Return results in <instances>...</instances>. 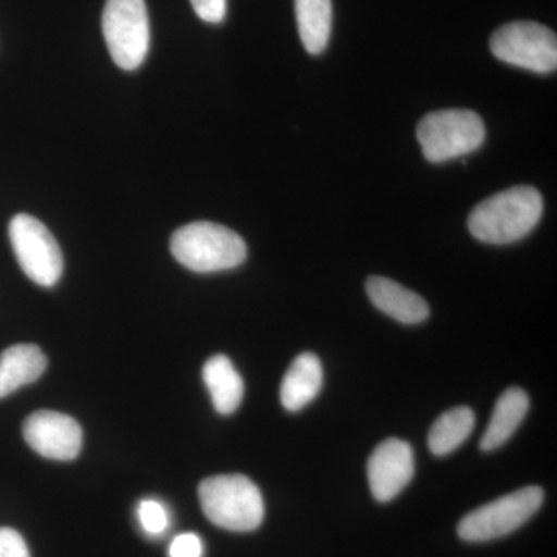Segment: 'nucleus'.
I'll use <instances>...</instances> for the list:
<instances>
[{
	"label": "nucleus",
	"mask_w": 557,
	"mask_h": 557,
	"mask_svg": "<svg viewBox=\"0 0 557 557\" xmlns=\"http://www.w3.org/2000/svg\"><path fill=\"white\" fill-rule=\"evenodd\" d=\"M203 541L194 533L180 534L170 547V557H203Z\"/></svg>",
	"instance_id": "20"
},
{
	"label": "nucleus",
	"mask_w": 557,
	"mask_h": 557,
	"mask_svg": "<svg viewBox=\"0 0 557 557\" xmlns=\"http://www.w3.org/2000/svg\"><path fill=\"white\" fill-rule=\"evenodd\" d=\"M138 520L149 536H160L170 528L171 516L168 508L156 498H145L138 505Z\"/></svg>",
	"instance_id": "18"
},
{
	"label": "nucleus",
	"mask_w": 557,
	"mask_h": 557,
	"mask_svg": "<svg viewBox=\"0 0 557 557\" xmlns=\"http://www.w3.org/2000/svg\"><path fill=\"white\" fill-rule=\"evenodd\" d=\"M203 381L219 413L230 416L239 409L244 399V380L228 357L215 355L209 358L203 368Z\"/></svg>",
	"instance_id": "15"
},
{
	"label": "nucleus",
	"mask_w": 557,
	"mask_h": 557,
	"mask_svg": "<svg viewBox=\"0 0 557 557\" xmlns=\"http://www.w3.org/2000/svg\"><path fill=\"white\" fill-rule=\"evenodd\" d=\"M366 292L376 309L403 324H420L429 317L426 300L392 278L370 276Z\"/></svg>",
	"instance_id": "11"
},
{
	"label": "nucleus",
	"mask_w": 557,
	"mask_h": 557,
	"mask_svg": "<svg viewBox=\"0 0 557 557\" xmlns=\"http://www.w3.org/2000/svg\"><path fill=\"white\" fill-rule=\"evenodd\" d=\"M10 242L22 271L40 287H53L64 271V258L53 234L38 219L17 214L10 222Z\"/></svg>",
	"instance_id": "7"
},
{
	"label": "nucleus",
	"mask_w": 557,
	"mask_h": 557,
	"mask_svg": "<svg viewBox=\"0 0 557 557\" xmlns=\"http://www.w3.org/2000/svg\"><path fill=\"white\" fill-rule=\"evenodd\" d=\"M542 502V487H522L465 516L458 523V536L467 542H487L507 536L533 518Z\"/></svg>",
	"instance_id": "6"
},
{
	"label": "nucleus",
	"mask_w": 557,
	"mask_h": 557,
	"mask_svg": "<svg viewBox=\"0 0 557 557\" xmlns=\"http://www.w3.org/2000/svg\"><path fill=\"white\" fill-rule=\"evenodd\" d=\"M474 424L475 416L471 409L460 406L448 410L432 424L428 438L429 449L434 456H448L463 445L465 440L471 435Z\"/></svg>",
	"instance_id": "17"
},
{
	"label": "nucleus",
	"mask_w": 557,
	"mask_h": 557,
	"mask_svg": "<svg viewBox=\"0 0 557 557\" xmlns=\"http://www.w3.org/2000/svg\"><path fill=\"white\" fill-rule=\"evenodd\" d=\"M417 138L428 161L445 163L475 152L485 143L486 127L472 110H435L418 123Z\"/></svg>",
	"instance_id": "4"
},
{
	"label": "nucleus",
	"mask_w": 557,
	"mask_h": 557,
	"mask_svg": "<svg viewBox=\"0 0 557 557\" xmlns=\"http://www.w3.org/2000/svg\"><path fill=\"white\" fill-rule=\"evenodd\" d=\"M47 366L46 354L35 344H17L3 350L0 355V398L35 383L46 372Z\"/></svg>",
	"instance_id": "12"
},
{
	"label": "nucleus",
	"mask_w": 557,
	"mask_h": 557,
	"mask_svg": "<svg viewBox=\"0 0 557 557\" xmlns=\"http://www.w3.org/2000/svg\"><path fill=\"white\" fill-rule=\"evenodd\" d=\"M416 472V458L409 443L388 438L373 450L368 463V478L373 497L391 502L398 496Z\"/></svg>",
	"instance_id": "10"
},
{
	"label": "nucleus",
	"mask_w": 557,
	"mask_h": 557,
	"mask_svg": "<svg viewBox=\"0 0 557 557\" xmlns=\"http://www.w3.org/2000/svg\"><path fill=\"white\" fill-rule=\"evenodd\" d=\"M171 252L196 273L233 270L247 259V244L236 231L212 222H193L175 231Z\"/></svg>",
	"instance_id": "2"
},
{
	"label": "nucleus",
	"mask_w": 557,
	"mask_h": 557,
	"mask_svg": "<svg viewBox=\"0 0 557 557\" xmlns=\"http://www.w3.org/2000/svg\"><path fill=\"white\" fill-rule=\"evenodd\" d=\"M295 7L304 49L310 54L322 53L332 35V0H295Z\"/></svg>",
	"instance_id": "16"
},
{
	"label": "nucleus",
	"mask_w": 557,
	"mask_h": 557,
	"mask_svg": "<svg viewBox=\"0 0 557 557\" xmlns=\"http://www.w3.org/2000/svg\"><path fill=\"white\" fill-rule=\"evenodd\" d=\"M542 211L544 200L536 188L515 186L487 197L472 209L468 228L485 244H515L536 228Z\"/></svg>",
	"instance_id": "1"
},
{
	"label": "nucleus",
	"mask_w": 557,
	"mask_h": 557,
	"mask_svg": "<svg viewBox=\"0 0 557 557\" xmlns=\"http://www.w3.org/2000/svg\"><path fill=\"white\" fill-rule=\"evenodd\" d=\"M0 557H30L24 537L11 528H0Z\"/></svg>",
	"instance_id": "19"
},
{
	"label": "nucleus",
	"mask_w": 557,
	"mask_h": 557,
	"mask_svg": "<svg viewBox=\"0 0 557 557\" xmlns=\"http://www.w3.org/2000/svg\"><path fill=\"white\" fill-rule=\"evenodd\" d=\"M494 57L534 73H552L557 67L556 33L531 21L509 22L490 40Z\"/></svg>",
	"instance_id": "8"
},
{
	"label": "nucleus",
	"mask_w": 557,
	"mask_h": 557,
	"mask_svg": "<svg viewBox=\"0 0 557 557\" xmlns=\"http://www.w3.org/2000/svg\"><path fill=\"white\" fill-rule=\"evenodd\" d=\"M324 381L322 364L317 355L302 354L289 366L281 386V403L289 412H298L314 398Z\"/></svg>",
	"instance_id": "13"
},
{
	"label": "nucleus",
	"mask_w": 557,
	"mask_h": 557,
	"mask_svg": "<svg viewBox=\"0 0 557 557\" xmlns=\"http://www.w3.org/2000/svg\"><path fill=\"white\" fill-rule=\"evenodd\" d=\"M530 409V398L520 387H509L497 399L493 417L487 424L480 449L490 453L504 446L512 437Z\"/></svg>",
	"instance_id": "14"
},
{
	"label": "nucleus",
	"mask_w": 557,
	"mask_h": 557,
	"mask_svg": "<svg viewBox=\"0 0 557 557\" xmlns=\"http://www.w3.org/2000/svg\"><path fill=\"white\" fill-rule=\"evenodd\" d=\"M205 516L214 525L234 533L258 530L265 516L262 493L242 474L214 475L199 486Z\"/></svg>",
	"instance_id": "3"
},
{
	"label": "nucleus",
	"mask_w": 557,
	"mask_h": 557,
	"mask_svg": "<svg viewBox=\"0 0 557 557\" xmlns=\"http://www.w3.org/2000/svg\"><path fill=\"white\" fill-rule=\"evenodd\" d=\"M22 432L28 446L50 460H73L83 446V429L78 421L54 410L32 413L24 421Z\"/></svg>",
	"instance_id": "9"
},
{
	"label": "nucleus",
	"mask_w": 557,
	"mask_h": 557,
	"mask_svg": "<svg viewBox=\"0 0 557 557\" xmlns=\"http://www.w3.org/2000/svg\"><path fill=\"white\" fill-rule=\"evenodd\" d=\"M102 33L110 57L120 69L141 67L149 53L150 27L145 0H108Z\"/></svg>",
	"instance_id": "5"
},
{
	"label": "nucleus",
	"mask_w": 557,
	"mask_h": 557,
	"mask_svg": "<svg viewBox=\"0 0 557 557\" xmlns=\"http://www.w3.org/2000/svg\"><path fill=\"white\" fill-rule=\"evenodd\" d=\"M197 16L208 24H220L226 16V0H190Z\"/></svg>",
	"instance_id": "21"
}]
</instances>
